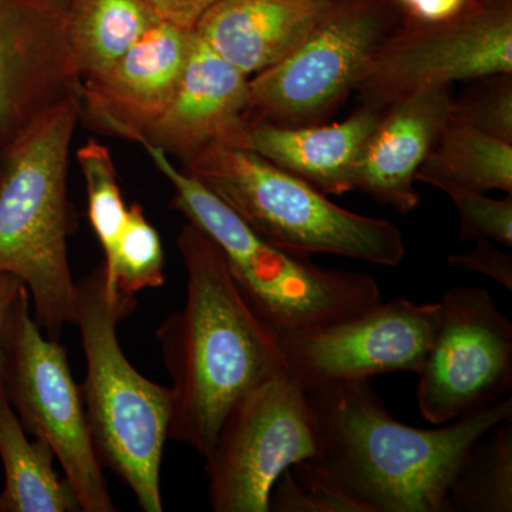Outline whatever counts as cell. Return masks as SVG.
I'll return each mask as SVG.
<instances>
[{
    "label": "cell",
    "mask_w": 512,
    "mask_h": 512,
    "mask_svg": "<svg viewBox=\"0 0 512 512\" xmlns=\"http://www.w3.org/2000/svg\"><path fill=\"white\" fill-rule=\"evenodd\" d=\"M319 448L306 466L360 512H451V484L470 448L512 417L511 396L434 429L394 419L370 380L305 390Z\"/></svg>",
    "instance_id": "obj_1"
},
{
    "label": "cell",
    "mask_w": 512,
    "mask_h": 512,
    "mask_svg": "<svg viewBox=\"0 0 512 512\" xmlns=\"http://www.w3.org/2000/svg\"><path fill=\"white\" fill-rule=\"evenodd\" d=\"M177 245L187 298L156 333L173 380L168 439L205 457L232 406L284 369V355L278 335L242 295L220 247L191 222Z\"/></svg>",
    "instance_id": "obj_2"
},
{
    "label": "cell",
    "mask_w": 512,
    "mask_h": 512,
    "mask_svg": "<svg viewBox=\"0 0 512 512\" xmlns=\"http://www.w3.org/2000/svg\"><path fill=\"white\" fill-rule=\"evenodd\" d=\"M79 120V97H70L0 156V272L23 282L36 322L52 339L76 316L67 170Z\"/></svg>",
    "instance_id": "obj_3"
},
{
    "label": "cell",
    "mask_w": 512,
    "mask_h": 512,
    "mask_svg": "<svg viewBox=\"0 0 512 512\" xmlns=\"http://www.w3.org/2000/svg\"><path fill=\"white\" fill-rule=\"evenodd\" d=\"M136 296L107 291L103 265L76 282V316L86 379L80 386L94 451L123 481L144 512H161V464L173 413V390L146 379L128 362L117 335Z\"/></svg>",
    "instance_id": "obj_4"
},
{
    "label": "cell",
    "mask_w": 512,
    "mask_h": 512,
    "mask_svg": "<svg viewBox=\"0 0 512 512\" xmlns=\"http://www.w3.org/2000/svg\"><path fill=\"white\" fill-rule=\"evenodd\" d=\"M183 170L276 248L382 266L399 265L406 255L402 231L392 222L340 207L254 151L211 146L184 163Z\"/></svg>",
    "instance_id": "obj_5"
},
{
    "label": "cell",
    "mask_w": 512,
    "mask_h": 512,
    "mask_svg": "<svg viewBox=\"0 0 512 512\" xmlns=\"http://www.w3.org/2000/svg\"><path fill=\"white\" fill-rule=\"evenodd\" d=\"M174 210L204 231L227 258L232 276L256 315L279 339L349 318L382 301L373 276L315 265L309 256L268 244L201 181L165 170Z\"/></svg>",
    "instance_id": "obj_6"
},
{
    "label": "cell",
    "mask_w": 512,
    "mask_h": 512,
    "mask_svg": "<svg viewBox=\"0 0 512 512\" xmlns=\"http://www.w3.org/2000/svg\"><path fill=\"white\" fill-rule=\"evenodd\" d=\"M403 20L394 0H333L298 47L249 79V119L279 126L325 123Z\"/></svg>",
    "instance_id": "obj_7"
},
{
    "label": "cell",
    "mask_w": 512,
    "mask_h": 512,
    "mask_svg": "<svg viewBox=\"0 0 512 512\" xmlns=\"http://www.w3.org/2000/svg\"><path fill=\"white\" fill-rule=\"evenodd\" d=\"M2 383L23 429L45 441L62 464L83 512H114L113 500L94 451L80 386L67 350L46 338L30 311L28 289L20 291L3 349Z\"/></svg>",
    "instance_id": "obj_8"
},
{
    "label": "cell",
    "mask_w": 512,
    "mask_h": 512,
    "mask_svg": "<svg viewBox=\"0 0 512 512\" xmlns=\"http://www.w3.org/2000/svg\"><path fill=\"white\" fill-rule=\"evenodd\" d=\"M318 421L308 394L285 369L232 406L205 456L215 512H269L284 471L318 453Z\"/></svg>",
    "instance_id": "obj_9"
},
{
    "label": "cell",
    "mask_w": 512,
    "mask_h": 512,
    "mask_svg": "<svg viewBox=\"0 0 512 512\" xmlns=\"http://www.w3.org/2000/svg\"><path fill=\"white\" fill-rule=\"evenodd\" d=\"M512 73V0H470L453 18H404L367 63L356 86L362 106L394 101L436 86Z\"/></svg>",
    "instance_id": "obj_10"
},
{
    "label": "cell",
    "mask_w": 512,
    "mask_h": 512,
    "mask_svg": "<svg viewBox=\"0 0 512 512\" xmlns=\"http://www.w3.org/2000/svg\"><path fill=\"white\" fill-rule=\"evenodd\" d=\"M439 303V323L416 373L420 413L433 426L497 403L512 387V323L487 289L457 286Z\"/></svg>",
    "instance_id": "obj_11"
},
{
    "label": "cell",
    "mask_w": 512,
    "mask_h": 512,
    "mask_svg": "<svg viewBox=\"0 0 512 512\" xmlns=\"http://www.w3.org/2000/svg\"><path fill=\"white\" fill-rule=\"evenodd\" d=\"M440 303L406 298L279 339L284 369L303 390L419 372L439 323Z\"/></svg>",
    "instance_id": "obj_12"
},
{
    "label": "cell",
    "mask_w": 512,
    "mask_h": 512,
    "mask_svg": "<svg viewBox=\"0 0 512 512\" xmlns=\"http://www.w3.org/2000/svg\"><path fill=\"white\" fill-rule=\"evenodd\" d=\"M80 87L64 10L49 0H0V156Z\"/></svg>",
    "instance_id": "obj_13"
},
{
    "label": "cell",
    "mask_w": 512,
    "mask_h": 512,
    "mask_svg": "<svg viewBox=\"0 0 512 512\" xmlns=\"http://www.w3.org/2000/svg\"><path fill=\"white\" fill-rule=\"evenodd\" d=\"M194 39L192 29L158 22L106 73L83 80L80 119L141 146L173 99Z\"/></svg>",
    "instance_id": "obj_14"
},
{
    "label": "cell",
    "mask_w": 512,
    "mask_h": 512,
    "mask_svg": "<svg viewBox=\"0 0 512 512\" xmlns=\"http://www.w3.org/2000/svg\"><path fill=\"white\" fill-rule=\"evenodd\" d=\"M248 124L249 77L195 35L173 99L141 146L187 163L211 146L244 147Z\"/></svg>",
    "instance_id": "obj_15"
},
{
    "label": "cell",
    "mask_w": 512,
    "mask_h": 512,
    "mask_svg": "<svg viewBox=\"0 0 512 512\" xmlns=\"http://www.w3.org/2000/svg\"><path fill=\"white\" fill-rule=\"evenodd\" d=\"M453 86L420 90L383 111L355 171V190L400 214L419 207L416 175L451 121Z\"/></svg>",
    "instance_id": "obj_16"
},
{
    "label": "cell",
    "mask_w": 512,
    "mask_h": 512,
    "mask_svg": "<svg viewBox=\"0 0 512 512\" xmlns=\"http://www.w3.org/2000/svg\"><path fill=\"white\" fill-rule=\"evenodd\" d=\"M383 110L362 106L339 123L279 126L249 119L245 150L318 188L326 195L355 190V171Z\"/></svg>",
    "instance_id": "obj_17"
},
{
    "label": "cell",
    "mask_w": 512,
    "mask_h": 512,
    "mask_svg": "<svg viewBox=\"0 0 512 512\" xmlns=\"http://www.w3.org/2000/svg\"><path fill=\"white\" fill-rule=\"evenodd\" d=\"M333 0H221L194 33L245 76L281 62L315 28Z\"/></svg>",
    "instance_id": "obj_18"
},
{
    "label": "cell",
    "mask_w": 512,
    "mask_h": 512,
    "mask_svg": "<svg viewBox=\"0 0 512 512\" xmlns=\"http://www.w3.org/2000/svg\"><path fill=\"white\" fill-rule=\"evenodd\" d=\"M0 460L5 485L0 512H80L66 477L55 470L56 456L45 441H30L10 406L0 377Z\"/></svg>",
    "instance_id": "obj_19"
},
{
    "label": "cell",
    "mask_w": 512,
    "mask_h": 512,
    "mask_svg": "<svg viewBox=\"0 0 512 512\" xmlns=\"http://www.w3.org/2000/svg\"><path fill=\"white\" fill-rule=\"evenodd\" d=\"M64 16L82 82L106 73L161 22L144 0H66Z\"/></svg>",
    "instance_id": "obj_20"
},
{
    "label": "cell",
    "mask_w": 512,
    "mask_h": 512,
    "mask_svg": "<svg viewBox=\"0 0 512 512\" xmlns=\"http://www.w3.org/2000/svg\"><path fill=\"white\" fill-rule=\"evenodd\" d=\"M421 183L512 194V144L451 120L417 171Z\"/></svg>",
    "instance_id": "obj_21"
},
{
    "label": "cell",
    "mask_w": 512,
    "mask_h": 512,
    "mask_svg": "<svg viewBox=\"0 0 512 512\" xmlns=\"http://www.w3.org/2000/svg\"><path fill=\"white\" fill-rule=\"evenodd\" d=\"M451 512L512 511V417L470 448L448 493Z\"/></svg>",
    "instance_id": "obj_22"
},
{
    "label": "cell",
    "mask_w": 512,
    "mask_h": 512,
    "mask_svg": "<svg viewBox=\"0 0 512 512\" xmlns=\"http://www.w3.org/2000/svg\"><path fill=\"white\" fill-rule=\"evenodd\" d=\"M76 158L86 183L90 224L104 252L101 265L104 275H109L128 212L117 181L116 165L109 148L96 140L80 147Z\"/></svg>",
    "instance_id": "obj_23"
},
{
    "label": "cell",
    "mask_w": 512,
    "mask_h": 512,
    "mask_svg": "<svg viewBox=\"0 0 512 512\" xmlns=\"http://www.w3.org/2000/svg\"><path fill=\"white\" fill-rule=\"evenodd\" d=\"M104 278L110 295L121 292L136 296L144 289H156L165 284L163 242L137 202L128 207L113 268Z\"/></svg>",
    "instance_id": "obj_24"
},
{
    "label": "cell",
    "mask_w": 512,
    "mask_h": 512,
    "mask_svg": "<svg viewBox=\"0 0 512 512\" xmlns=\"http://www.w3.org/2000/svg\"><path fill=\"white\" fill-rule=\"evenodd\" d=\"M454 99L451 120L512 144V73L473 80Z\"/></svg>",
    "instance_id": "obj_25"
},
{
    "label": "cell",
    "mask_w": 512,
    "mask_h": 512,
    "mask_svg": "<svg viewBox=\"0 0 512 512\" xmlns=\"http://www.w3.org/2000/svg\"><path fill=\"white\" fill-rule=\"evenodd\" d=\"M453 201L460 217V239H490L504 247H512V198L485 197L484 192L467 190L450 183H434Z\"/></svg>",
    "instance_id": "obj_26"
},
{
    "label": "cell",
    "mask_w": 512,
    "mask_h": 512,
    "mask_svg": "<svg viewBox=\"0 0 512 512\" xmlns=\"http://www.w3.org/2000/svg\"><path fill=\"white\" fill-rule=\"evenodd\" d=\"M360 512L352 501L313 476L306 463L284 471L269 497V512Z\"/></svg>",
    "instance_id": "obj_27"
},
{
    "label": "cell",
    "mask_w": 512,
    "mask_h": 512,
    "mask_svg": "<svg viewBox=\"0 0 512 512\" xmlns=\"http://www.w3.org/2000/svg\"><path fill=\"white\" fill-rule=\"evenodd\" d=\"M447 262L451 268L477 272L512 291V255L490 239H478L476 248L466 254L448 255Z\"/></svg>",
    "instance_id": "obj_28"
},
{
    "label": "cell",
    "mask_w": 512,
    "mask_h": 512,
    "mask_svg": "<svg viewBox=\"0 0 512 512\" xmlns=\"http://www.w3.org/2000/svg\"><path fill=\"white\" fill-rule=\"evenodd\" d=\"M158 18L185 29H194L198 19L221 0H144Z\"/></svg>",
    "instance_id": "obj_29"
},
{
    "label": "cell",
    "mask_w": 512,
    "mask_h": 512,
    "mask_svg": "<svg viewBox=\"0 0 512 512\" xmlns=\"http://www.w3.org/2000/svg\"><path fill=\"white\" fill-rule=\"evenodd\" d=\"M404 18L414 22H441L458 15L470 0H394Z\"/></svg>",
    "instance_id": "obj_30"
},
{
    "label": "cell",
    "mask_w": 512,
    "mask_h": 512,
    "mask_svg": "<svg viewBox=\"0 0 512 512\" xmlns=\"http://www.w3.org/2000/svg\"><path fill=\"white\" fill-rule=\"evenodd\" d=\"M25 288L16 276L0 272V377H2L3 349H5L6 326L13 305L20 291Z\"/></svg>",
    "instance_id": "obj_31"
},
{
    "label": "cell",
    "mask_w": 512,
    "mask_h": 512,
    "mask_svg": "<svg viewBox=\"0 0 512 512\" xmlns=\"http://www.w3.org/2000/svg\"><path fill=\"white\" fill-rule=\"evenodd\" d=\"M53 5H56L57 8L64 10V5H66V0H49Z\"/></svg>",
    "instance_id": "obj_32"
}]
</instances>
